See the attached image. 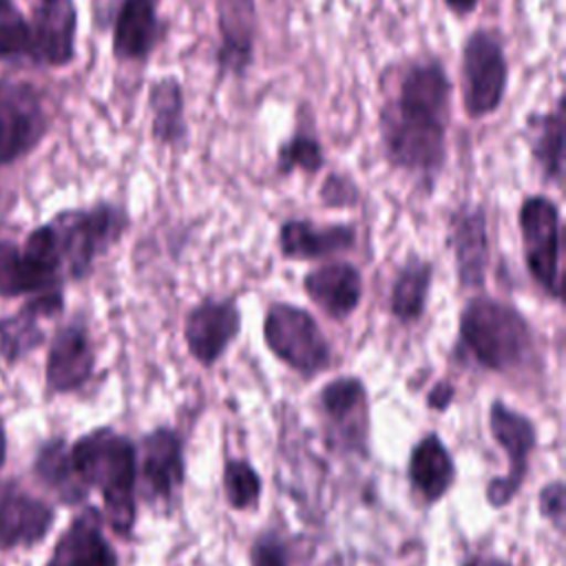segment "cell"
Returning a JSON list of instances; mask_svg holds the SVG:
<instances>
[{
	"label": "cell",
	"mask_w": 566,
	"mask_h": 566,
	"mask_svg": "<svg viewBox=\"0 0 566 566\" xmlns=\"http://www.w3.org/2000/svg\"><path fill=\"white\" fill-rule=\"evenodd\" d=\"M35 473L42 482L53 486L64 502H77L86 493L73 471L71 453L62 440H51L40 449L35 458Z\"/></svg>",
	"instance_id": "27"
},
{
	"label": "cell",
	"mask_w": 566,
	"mask_h": 566,
	"mask_svg": "<svg viewBox=\"0 0 566 566\" xmlns=\"http://www.w3.org/2000/svg\"><path fill=\"white\" fill-rule=\"evenodd\" d=\"M325 148L307 128H294L290 137L281 139L274 155V172L279 177H290L294 172H303L307 177L318 175L325 168Z\"/></svg>",
	"instance_id": "26"
},
{
	"label": "cell",
	"mask_w": 566,
	"mask_h": 566,
	"mask_svg": "<svg viewBox=\"0 0 566 566\" xmlns=\"http://www.w3.org/2000/svg\"><path fill=\"white\" fill-rule=\"evenodd\" d=\"M223 486L232 509L254 506L261 495V480L245 460H228L223 467Z\"/></svg>",
	"instance_id": "30"
},
{
	"label": "cell",
	"mask_w": 566,
	"mask_h": 566,
	"mask_svg": "<svg viewBox=\"0 0 566 566\" xmlns=\"http://www.w3.org/2000/svg\"><path fill=\"white\" fill-rule=\"evenodd\" d=\"M460 95L467 119L495 115L509 93L511 64L502 38L493 29H473L460 49Z\"/></svg>",
	"instance_id": "6"
},
{
	"label": "cell",
	"mask_w": 566,
	"mask_h": 566,
	"mask_svg": "<svg viewBox=\"0 0 566 566\" xmlns=\"http://www.w3.org/2000/svg\"><path fill=\"white\" fill-rule=\"evenodd\" d=\"M276 250L285 261H332L349 254L358 243V230L347 221L316 223L310 217H287L274 237Z\"/></svg>",
	"instance_id": "12"
},
{
	"label": "cell",
	"mask_w": 566,
	"mask_h": 566,
	"mask_svg": "<svg viewBox=\"0 0 566 566\" xmlns=\"http://www.w3.org/2000/svg\"><path fill=\"white\" fill-rule=\"evenodd\" d=\"M64 307V294H40L33 296L18 314L0 318V358L15 363L24 354L42 345L44 332L40 318L55 316Z\"/></svg>",
	"instance_id": "21"
},
{
	"label": "cell",
	"mask_w": 566,
	"mask_h": 566,
	"mask_svg": "<svg viewBox=\"0 0 566 566\" xmlns=\"http://www.w3.org/2000/svg\"><path fill=\"white\" fill-rule=\"evenodd\" d=\"M475 566H504V564H500L495 559H489V562H475Z\"/></svg>",
	"instance_id": "38"
},
{
	"label": "cell",
	"mask_w": 566,
	"mask_h": 566,
	"mask_svg": "<svg viewBox=\"0 0 566 566\" xmlns=\"http://www.w3.org/2000/svg\"><path fill=\"white\" fill-rule=\"evenodd\" d=\"M69 453L82 486L102 491L111 528L126 535L135 522L137 453L133 442L102 427L82 436Z\"/></svg>",
	"instance_id": "2"
},
{
	"label": "cell",
	"mask_w": 566,
	"mask_h": 566,
	"mask_svg": "<svg viewBox=\"0 0 566 566\" xmlns=\"http://www.w3.org/2000/svg\"><path fill=\"white\" fill-rule=\"evenodd\" d=\"M539 511L544 517L562 524L564 517V484L551 482L539 491Z\"/></svg>",
	"instance_id": "34"
},
{
	"label": "cell",
	"mask_w": 566,
	"mask_h": 566,
	"mask_svg": "<svg viewBox=\"0 0 566 566\" xmlns=\"http://www.w3.org/2000/svg\"><path fill=\"white\" fill-rule=\"evenodd\" d=\"M161 0H117L111 51L122 64H144L161 46L168 24L161 18Z\"/></svg>",
	"instance_id": "13"
},
{
	"label": "cell",
	"mask_w": 566,
	"mask_h": 566,
	"mask_svg": "<svg viewBox=\"0 0 566 566\" xmlns=\"http://www.w3.org/2000/svg\"><path fill=\"white\" fill-rule=\"evenodd\" d=\"M217 80L243 77L252 62L259 35L256 0H214Z\"/></svg>",
	"instance_id": "11"
},
{
	"label": "cell",
	"mask_w": 566,
	"mask_h": 566,
	"mask_svg": "<svg viewBox=\"0 0 566 566\" xmlns=\"http://www.w3.org/2000/svg\"><path fill=\"white\" fill-rule=\"evenodd\" d=\"M453 475H455L453 460L447 447L442 444V440L436 433L424 436L413 447L409 458V478L413 489L427 502H436L449 491Z\"/></svg>",
	"instance_id": "25"
},
{
	"label": "cell",
	"mask_w": 566,
	"mask_h": 566,
	"mask_svg": "<svg viewBox=\"0 0 566 566\" xmlns=\"http://www.w3.org/2000/svg\"><path fill=\"white\" fill-rule=\"evenodd\" d=\"M442 4H444V9H447L453 18L464 20V18H471V15L478 11V7L482 4V0H442Z\"/></svg>",
	"instance_id": "36"
},
{
	"label": "cell",
	"mask_w": 566,
	"mask_h": 566,
	"mask_svg": "<svg viewBox=\"0 0 566 566\" xmlns=\"http://www.w3.org/2000/svg\"><path fill=\"white\" fill-rule=\"evenodd\" d=\"M53 524V511L11 482H0V548L31 546Z\"/></svg>",
	"instance_id": "20"
},
{
	"label": "cell",
	"mask_w": 566,
	"mask_h": 566,
	"mask_svg": "<svg viewBox=\"0 0 566 566\" xmlns=\"http://www.w3.org/2000/svg\"><path fill=\"white\" fill-rule=\"evenodd\" d=\"M462 347L491 371H511L533 352V327L524 312L497 296L475 292L458 316Z\"/></svg>",
	"instance_id": "3"
},
{
	"label": "cell",
	"mask_w": 566,
	"mask_h": 566,
	"mask_svg": "<svg viewBox=\"0 0 566 566\" xmlns=\"http://www.w3.org/2000/svg\"><path fill=\"white\" fill-rule=\"evenodd\" d=\"M321 405L334 420H345L363 409L365 385L356 376H338L321 389Z\"/></svg>",
	"instance_id": "28"
},
{
	"label": "cell",
	"mask_w": 566,
	"mask_h": 566,
	"mask_svg": "<svg viewBox=\"0 0 566 566\" xmlns=\"http://www.w3.org/2000/svg\"><path fill=\"white\" fill-rule=\"evenodd\" d=\"M148 113L150 137L157 146L181 150L190 139V126L186 117V91L175 73H164L150 80L148 86Z\"/></svg>",
	"instance_id": "19"
},
{
	"label": "cell",
	"mask_w": 566,
	"mask_h": 566,
	"mask_svg": "<svg viewBox=\"0 0 566 566\" xmlns=\"http://www.w3.org/2000/svg\"><path fill=\"white\" fill-rule=\"evenodd\" d=\"M301 287L305 296L332 321L349 318L360 307L365 294L363 272L347 259H332L312 265L303 274Z\"/></svg>",
	"instance_id": "14"
},
{
	"label": "cell",
	"mask_w": 566,
	"mask_h": 566,
	"mask_svg": "<svg viewBox=\"0 0 566 566\" xmlns=\"http://www.w3.org/2000/svg\"><path fill=\"white\" fill-rule=\"evenodd\" d=\"M436 263L420 254H409L396 270L389 285V314L402 323H418L429 305Z\"/></svg>",
	"instance_id": "22"
},
{
	"label": "cell",
	"mask_w": 566,
	"mask_h": 566,
	"mask_svg": "<svg viewBox=\"0 0 566 566\" xmlns=\"http://www.w3.org/2000/svg\"><path fill=\"white\" fill-rule=\"evenodd\" d=\"M46 130L49 117L40 91L29 82L0 77V166L31 153Z\"/></svg>",
	"instance_id": "8"
},
{
	"label": "cell",
	"mask_w": 566,
	"mask_h": 566,
	"mask_svg": "<svg viewBox=\"0 0 566 566\" xmlns=\"http://www.w3.org/2000/svg\"><path fill=\"white\" fill-rule=\"evenodd\" d=\"M453 385L451 382H447V380H440V382H436L433 385V389L429 391V396H427V402H429V407L431 409H436V411H444L447 407H449V402L453 400Z\"/></svg>",
	"instance_id": "35"
},
{
	"label": "cell",
	"mask_w": 566,
	"mask_h": 566,
	"mask_svg": "<svg viewBox=\"0 0 566 566\" xmlns=\"http://www.w3.org/2000/svg\"><path fill=\"white\" fill-rule=\"evenodd\" d=\"M467 566H475V562H473V564H467Z\"/></svg>",
	"instance_id": "39"
},
{
	"label": "cell",
	"mask_w": 566,
	"mask_h": 566,
	"mask_svg": "<svg viewBox=\"0 0 566 566\" xmlns=\"http://www.w3.org/2000/svg\"><path fill=\"white\" fill-rule=\"evenodd\" d=\"M142 478L150 495L168 497L184 478L179 436L170 429H155L142 442Z\"/></svg>",
	"instance_id": "24"
},
{
	"label": "cell",
	"mask_w": 566,
	"mask_h": 566,
	"mask_svg": "<svg viewBox=\"0 0 566 566\" xmlns=\"http://www.w3.org/2000/svg\"><path fill=\"white\" fill-rule=\"evenodd\" d=\"M4 453H7V442H4V427L0 420V467L4 464Z\"/></svg>",
	"instance_id": "37"
},
{
	"label": "cell",
	"mask_w": 566,
	"mask_h": 566,
	"mask_svg": "<svg viewBox=\"0 0 566 566\" xmlns=\"http://www.w3.org/2000/svg\"><path fill=\"white\" fill-rule=\"evenodd\" d=\"M489 422H491V433L493 438L500 442V447L509 453V462L511 469L504 478L493 480L486 489V500L491 506H504L520 489L526 469H528V453L535 447V427L528 418H524L522 413L509 409L504 402L495 400L491 405V413H489Z\"/></svg>",
	"instance_id": "15"
},
{
	"label": "cell",
	"mask_w": 566,
	"mask_h": 566,
	"mask_svg": "<svg viewBox=\"0 0 566 566\" xmlns=\"http://www.w3.org/2000/svg\"><path fill=\"white\" fill-rule=\"evenodd\" d=\"M263 343L283 365L312 378L332 363V345L316 316L303 305L272 301L263 314Z\"/></svg>",
	"instance_id": "7"
},
{
	"label": "cell",
	"mask_w": 566,
	"mask_h": 566,
	"mask_svg": "<svg viewBox=\"0 0 566 566\" xmlns=\"http://www.w3.org/2000/svg\"><path fill=\"white\" fill-rule=\"evenodd\" d=\"M451 104L453 82L444 62L424 55L405 64L394 93L378 108V146L387 166L413 177L427 195L449 161Z\"/></svg>",
	"instance_id": "1"
},
{
	"label": "cell",
	"mask_w": 566,
	"mask_h": 566,
	"mask_svg": "<svg viewBox=\"0 0 566 566\" xmlns=\"http://www.w3.org/2000/svg\"><path fill=\"white\" fill-rule=\"evenodd\" d=\"M564 95L559 93L551 108L528 113L522 128L542 184L555 188L564 184Z\"/></svg>",
	"instance_id": "17"
},
{
	"label": "cell",
	"mask_w": 566,
	"mask_h": 566,
	"mask_svg": "<svg viewBox=\"0 0 566 566\" xmlns=\"http://www.w3.org/2000/svg\"><path fill=\"white\" fill-rule=\"evenodd\" d=\"M517 232L526 274L542 294L562 303V208L544 192H526L517 206Z\"/></svg>",
	"instance_id": "5"
},
{
	"label": "cell",
	"mask_w": 566,
	"mask_h": 566,
	"mask_svg": "<svg viewBox=\"0 0 566 566\" xmlns=\"http://www.w3.org/2000/svg\"><path fill=\"white\" fill-rule=\"evenodd\" d=\"M95 367V352L88 332L80 323L64 325L53 336L46 356V385L53 391H73L82 387Z\"/></svg>",
	"instance_id": "18"
},
{
	"label": "cell",
	"mask_w": 566,
	"mask_h": 566,
	"mask_svg": "<svg viewBox=\"0 0 566 566\" xmlns=\"http://www.w3.org/2000/svg\"><path fill=\"white\" fill-rule=\"evenodd\" d=\"M31 24L11 0H0V57L31 60Z\"/></svg>",
	"instance_id": "29"
},
{
	"label": "cell",
	"mask_w": 566,
	"mask_h": 566,
	"mask_svg": "<svg viewBox=\"0 0 566 566\" xmlns=\"http://www.w3.org/2000/svg\"><path fill=\"white\" fill-rule=\"evenodd\" d=\"M31 24V60L66 66L75 57L77 9L75 0H40Z\"/></svg>",
	"instance_id": "16"
},
{
	"label": "cell",
	"mask_w": 566,
	"mask_h": 566,
	"mask_svg": "<svg viewBox=\"0 0 566 566\" xmlns=\"http://www.w3.org/2000/svg\"><path fill=\"white\" fill-rule=\"evenodd\" d=\"M243 314L234 296H203L184 316V343L203 367H212L241 334Z\"/></svg>",
	"instance_id": "10"
},
{
	"label": "cell",
	"mask_w": 566,
	"mask_h": 566,
	"mask_svg": "<svg viewBox=\"0 0 566 566\" xmlns=\"http://www.w3.org/2000/svg\"><path fill=\"white\" fill-rule=\"evenodd\" d=\"M46 566H117V557L99 528L95 511H86L71 522Z\"/></svg>",
	"instance_id": "23"
},
{
	"label": "cell",
	"mask_w": 566,
	"mask_h": 566,
	"mask_svg": "<svg viewBox=\"0 0 566 566\" xmlns=\"http://www.w3.org/2000/svg\"><path fill=\"white\" fill-rule=\"evenodd\" d=\"M447 248L453 256L458 287L473 294L484 292L491 270V234L484 203H462L451 212Z\"/></svg>",
	"instance_id": "9"
},
{
	"label": "cell",
	"mask_w": 566,
	"mask_h": 566,
	"mask_svg": "<svg viewBox=\"0 0 566 566\" xmlns=\"http://www.w3.org/2000/svg\"><path fill=\"white\" fill-rule=\"evenodd\" d=\"M64 265L66 281H82L95 261L115 248L130 226V214L113 201H97L91 208H69L49 221Z\"/></svg>",
	"instance_id": "4"
},
{
	"label": "cell",
	"mask_w": 566,
	"mask_h": 566,
	"mask_svg": "<svg viewBox=\"0 0 566 566\" xmlns=\"http://www.w3.org/2000/svg\"><path fill=\"white\" fill-rule=\"evenodd\" d=\"M20 294H29V281L20 248L9 241H0V296Z\"/></svg>",
	"instance_id": "32"
},
{
	"label": "cell",
	"mask_w": 566,
	"mask_h": 566,
	"mask_svg": "<svg viewBox=\"0 0 566 566\" xmlns=\"http://www.w3.org/2000/svg\"><path fill=\"white\" fill-rule=\"evenodd\" d=\"M252 566H287L285 544L276 535H261L252 548Z\"/></svg>",
	"instance_id": "33"
},
{
	"label": "cell",
	"mask_w": 566,
	"mask_h": 566,
	"mask_svg": "<svg viewBox=\"0 0 566 566\" xmlns=\"http://www.w3.org/2000/svg\"><path fill=\"white\" fill-rule=\"evenodd\" d=\"M318 201L323 208L347 210V208L358 206L360 188L349 175L332 170L325 175V179L318 186Z\"/></svg>",
	"instance_id": "31"
}]
</instances>
